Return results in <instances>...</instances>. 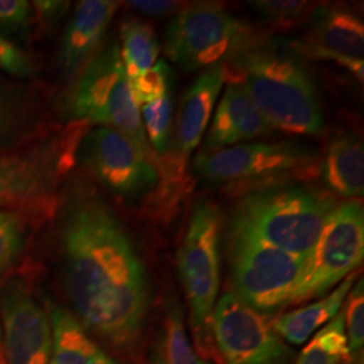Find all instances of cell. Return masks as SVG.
I'll list each match as a JSON object with an SVG mask.
<instances>
[{"label": "cell", "instance_id": "obj_26", "mask_svg": "<svg viewBox=\"0 0 364 364\" xmlns=\"http://www.w3.org/2000/svg\"><path fill=\"white\" fill-rule=\"evenodd\" d=\"M344 309V326L350 355L362 351L364 343V284L363 278L351 287Z\"/></svg>", "mask_w": 364, "mask_h": 364}, {"label": "cell", "instance_id": "obj_19", "mask_svg": "<svg viewBox=\"0 0 364 364\" xmlns=\"http://www.w3.org/2000/svg\"><path fill=\"white\" fill-rule=\"evenodd\" d=\"M355 275L347 277L331 294L311 305L273 318L274 331L290 344L299 346L312 336L340 311L355 282Z\"/></svg>", "mask_w": 364, "mask_h": 364}, {"label": "cell", "instance_id": "obj_22", "mask_svg": "<svg viewBox=\"0 0 364 364\" xmlns=\"http://www.w3.org/2000/svg\"><path fill=\"white\" fill-rule=\"evenodd\" d=\"M164 364H208L192 347L178 304H171L165 317V332L159 348Z\"/></svg>", "mask_w": 364, "mask_h": 364}, {"label": "cell", "instance_id": "obj_16", "mask_svg": "<svg viewBox=\"0 0 364 364\" xmlns=\"http://www.w3.org/2000/svg\"><path fill=\"white\" fill-rule=\"evenodd\" d=\"M227 78L225 64L212 66L185 93L177 122V146L182 156L188 158L201 142Z\"/></svg>", "mask_w": 364, "mask_h": 364}, {"label": "cell", "instance_id": "obj_8", "mask_svg": "<svg viewBox=\"0 0 364 364\" xmlns=\"http://www.w3.org/2000/svg\"><path fill=\"white\" fill-rule=\"evenodd\" d=\"M364 257L363 205L352 200L329 215L291 305L318 299L356 270Z\"/></svg>", "mask_w": 364, "mask_h": 364}, {"label": "cell", "instance_id": "obj_15", "mask_svg": "<svg viewBox=\"0 0 364 364\" xmlns=\"http://www.w3.org/2000/svg\"><path fill=\"white\" fill-rule=\"evenodd\" d=\"M273 130V126L260 114L243 85L232 80L216 108L204 144V153H213Z\"/></svg>", "mask_w": 364, "mask_h": 364}, {"label": "cell", "instance_id": "obj_25", "mask_svg": "<svg viewBox=\"0 0 364 364\" xmlns=\"http://www.w3.org/2000/svg\"><path fill=\"white\" fill-rule=\"evenodd\" d=\"M131 91L138 105L153 103L170 92L171 70L166 61H156L142 76L130 80Z\"/></svg>", "mask_w": 364, "mask_h": 364}, {"label": "cell", "instance_id": "obj_33", "mask_svg": "<svg viewBox=\"0 0 364 364\" xmlns=\"http://www.w3.org/2000/svg\"><path fill=\"white\" fill-rule=\"evenodd\" d=\"M150 364H164V360H162V356H161L159 348L156 350L154 353H153V356H151V360H150Z\"/></svg>", "mask_w": 364, "mask_h": 364}, {"label": "cell", "instance_id": "obj_6", "mask_svg": "<svg viewBox=\"0 0 364 364\" xmlns=\"http://www.w3.org/2000/svg\"><path fill=\"white\" fill-rule=\"evenodd\" d=\"M219 234L220 210L213 203H200L178 251V272L191 308V324L203 352L210 351V321L219 293Z\"/></svg>", "mask_w": 364, "mask_h": 364}, {"label": "cell", "instance_id": "obj_35", "mask_svg": "<svg viewBox=\"0 0 364 364\" xmlns=\"http://www.w3.org/2000/svg\"><path fill=\"white\" fill-rule=\"evenodd\" d=\"M1 124H3V107L0 103V127H1Z\"/></svg>", "mask_w": 364, "mask_h": 364}, {"label": "cell", "instance_id": "obj_23", "mask_svg": "<svg viewBox=\"0 0 364 364\" xmlns=\"http://www.w3.org/2000/svg\"><path fill=\"white\" fill-rule=\"evenodd\" d=\"M144 127L150 142L159 154H166L169 150L171 120H173V103L171 96L166 93L153 103L141 107Z\"/></svg>", "mask_w": 364, "mask_h": 364}, {"label": "cell", "instance_id": "obj_13", "mask_svg": "<svg viewBox=\"0 0 364 364\" xmlns=\"http://www.w3.org/2000/svg\"><path fill=\"white\" fill-rule=\"evenodd\" d=\"M308 30L290 43L301 58L333 61L347 68L359 81L364 78V25L341 6L314 9Z\"/></svg>", "mask_w": 364, "mask_h": 364}, {"label": "cell", "instance_id": "obj_31", "mask_svg": "<svg viewBox=\"0 0 364 364\" xmlns=\"http://www.w3.org/2000/svg\"><path fill=\"white\" fill-rule=\"evenodd\" d=\"M27 178L18 168L0 164V196L15 192H23L26 188Z\"/></svg>", "mask_w": 364, "mask_h": 364}, {"label": "cell", "instance_id": "obj_4", "mask_svg": "<svg viewBox=\"0 0 364 364\" xmlns=\"http://www.w3.org/2000/svg\"><path fill=\"white\" fill-rule=\"evenodd\" d=\"M66 107L70 117L119 131L150 154L141 109L117 41L105 43L81 70Z\"/></svg>", "mask_w": 364, "mask_h": 364}, {"label": "cell", "instance_id": "obj_3", "mask_svg": "<svg viewBox=\"0 0 364 364\" xmlns=\"http://www.w3.org/2000/svg\"><path fill=\"white\" fill-rule=\"evenodd\" d=\"M335 196L306 185H273L255 189L235 208L231 236L252 239L309 258L329 215Z\"/></svg>", "mask_w": 364, "mask_h": 364}, {"label": "cell", "instance_id": "obj_10", "mask_svg": "<svg viewBox=\"0 0 364 364\" xmlns=\"http://www.w3.org/2000/svg\"><path fill=\"white\" fill-rule=\"evenodd\" d=\"M314 154L291 141L277 144H239L196 156L195 169L216 183L263 181L308 169Z\"/></svg>", "mask_w": 364, "mask_h": 364}, {"label": "cell", "instance_id": "obj_24", "mask_svg": "<svg viewBox=\"0 0 364 364\" xmlns=\"http://www.w3.org/2000/svg\"><path fill=\"white\" fill-rule=\"evenodd\" d=\"M250 6L266 22L275 26L294 25L305 16H309L316 9L313 3L299 0H258L251 1Z\"/></svg>", "mask_w": 364, "mask_h": 364}, {"label": "cell", "instance_id": "obj_21", "mask_svg": "<svg viewBox=\"0 0 364 364\" xmlns=\"http://www.w3.org/2000/svg\"><path fill=\"white\" fill-rule=\"evenodd\" d=\"M348 341L344 326V311L313 336L301 352L296 364H340L348 359Z\"/></svg>", "mask_w": 364, "mask_h": 364}, {"label": "cell", "instance_id": "obj_12", "mask_svg": "<svg viewBox=\"0 0 364 364\" xmlns=\"http://www.w3.org/2000/svg\"><path fill=\"white\" fill-rule=\"evenodd\" d=\"M3 355L7 364H50L52 326L48 312L26 284L14 278L0 294Z\"/></svg>", "mask_w": 364, "mask_h": 364}, {"label": "cell", "instance_id": "obj_1", "mask_svg": "<svg viewBox=\"0 0 364 364\" xmlns=\"http://www.w3.org/2000/svg\"><path fill=\"white\" fill-rule=\"evenodd\" d=\"M63 245L80 324L115 348H130L149 308L147 275L130 236L105 204L87 198L68 213Z\"/></svg>", "mask_w": 364, "mask_h": 364}, {"label": "cell", "instance_id": "obj_9", "mask_svg": "<svg viewBox=\"0 0 364 364\" xmlns=\"http://www.w3.org/2000/svg\"><path fill=\"white\" fill-rule=\"evenodd\" d=\"M210 332L225 364H287L291 358L270 316L250 308L234 293L216 302Z\"/></svg>", "mask_w": 364, "mask_h": 364}, {"label": "cell", "instance_id": "obj_29", "mask_svg": "<svg viewBox=\"0 0 364 364\" xmlns=\"http://www.w3.org/2000/svg\"><path fill=\"white\" fill-rule=\"evenodd\" d=\"M0 69L15 76L26 77L34 72L31 60L11 41L0 36Z\"/></svg>", "mask_w": 364, "mask_h": 364}, {"label": "cell", "instance_id": "obj_30", "mask_svg": "<svg viewBox=\"0 0 364 364\" xmlns=\"http://www.w3.org/2000/svg\"><path fill=\"white\" fill-rule=\"evenodd\" d=\"M131 9L139 11V13L156 16V18H164L169 15H176L181 10L182 3L178 1H127Z\"/></svg>", "mask_w": 364, "mask_h": 364}, {"label": "cell", "instance_id": "obj_28", "mask_svg": "<svg viewBox=\"0 0 364 364\" xmlns=\"http://www.w3.org/2000/svg\"><path fill=\"white\" fill-rule=\"evenodd\" d=\"M31 6L25 0H0V36L25 33L30 23Z\"/></svg>", "mask_w": 364, "mask_h": 364}, {"label": "cell", "instance_id": "obj_2", "mask_svg": "<svg viewBox=\"0 0 364 364\" xmlns=\"http://www.w3.org/2000/svg\"><path fill=\"white\" fill-rule=\"evenodd\" d=\"M227 77L243 85L274 129L318 135L324 117L316 85L304 61L290 46L259 39L231 61ZM227 68V66H225Z\"/></svg>", "mask_w": 364, "mask_h": 364}, {"label": "cell", "instance_id": "obj_36", "mask_svg": "<svg viewBox=\"0 0 364 364\" xmlns=\"http://www.w3.org/2000/svg\"><path fill=\"white\" fill-rule=\"evenodd\" d=\"M358 364H363V359H362V360H360V362H358Z\"/></svg>", "mask_w": 364, "mask_h": 364}, {"label": "cell", "instance_id": "obj_14", "mask_svg": "<svg viewBox=\"0 0 364 364\" xmlns=\"http://www.w3.org/2000/svg\"><path fill=\"white\" fill-rule=\"evenodd\" d=\"M119 9L117 1L85 0L65 28L60 48V64L66 76H77L100 50L108 26Z\"/></svg>", "mask_w": 364, "mask_h": 364}, {"label": "cell", "instance_id": "obj_20", "mask_svg": "<svg viewBox=\"0 0 364 364\" xmlns=\"http://www.w3.org/2000/svg\"><path fill=\"white\" fill-rule=\"evenodd\" d=\"M120 55L130 80L142 76L151 69L159 55V42L153 27L138 19L123 22Z\"/></svg>", "mask_w": 364, "mask_h": 364}, {"label": "cell", "instance_id": "obj_18", "mask_svg": "<svg viewBox=\"0 0 364 364\" xmlns=\"http://www.w3.org/2000/svg\"><path fill=\"white\" fill-rule=\"evenodd\" d=\"M328 188L346 198L364 193V147L359 136L340 134L328 146L320 166Z\"/></svg>", "mask_w": 364, "mask_h": 364}, {"label": "cell", "instance_id": "obj_5", "mask_svg": "<svg viewBox=\"0 0 364 364\" xmlns=\"http://www.w3.org/2000/svg\"><path fill=\"white\" fill-rule=\"evenodd\" d=\"M254 28L215 3L182 7L166 30L165 50L183 70L224 65L257 43Z\"/></svg>", "mask_w": 364, "mask_h": 364}, {"label": "cell", "instance_id": "obj_7", "mask_svg": "<svg viewBox=\"0 0 364 364\" xmlns=\"http://www.w3.org/2000/svg\"><path fill=\"white\" fill-rule=\"evenodd\" d=\"M309 258L231 236V279L234 294L263 314L291 305Z\"/></svg>", "mask_w": 364, "mask_h": 364}, {"label": "cell", "instance_id": "obj_27", "mask_svg": "<svg viewBox=\"0 0 364 364\" xmlns=\"http://www.w3.org/2000/svg\"><path fill=\"white\" fill-rule=\"evenodd\" d=\"M23 247V230L16 215L0 210V274L19 257Z\"/></svg>", "mask_w": 364, "mask_h": 364}, {"label": "cell", "instance_id": "obj_34", "mask_svg": "<svg viewBox=\"0 0 364 364\" xmlns=\"http://www.w3.org/2000/svg\"><path fill=\"white\" fill-rule=\"evenodd\" d=\"M3 353V335H1V321H0V356Z\"/></svg>", "mask_w": 364, "mask_h": 364}, {"label": "cell", "instance_id": "obj_32", "mask_svg": "<svg viewBox=\"0 0 364 364\" xmlns=\"http://www.w3.org/2000/svg\"><path fill=\"white\" fill-rule=\"evenodd\" d=\"M34 4L38 9L41 16L52 18V19L61 16L68 6V3L64 1H36Z\"/></svg>", "mask_w": 364, "mask_h": 364}, {"label": "cell", "instance_id": "obj_17", "mask_svg": "<svg viewBox=\"0 0 364 364\" xmlns=\"http://www.w3.org/2000/svg\"><path fill=\"white\" fill-rule=\"evenodd\" d=\"M46 312L52 326L50 364H120L90 338L69 311L49 302Z\"/></svg>", "mask_w": 364, "mask_h": 364}, {"label": "cell", "instance_id": "obj_11", "mask_svg": "<svg viewBox=\"0 0 364 364\" xmlns=\"http://www.w3.org/2000/svg\"><path fill=\"white\" fill-rule=\"evenodd\" d=\"M81 156L96 178L117 195H141L158 181L150 154L109 127L100 126L87 134Z\"/></svg>", "mask_w": 364, "mask_h": 364}]
</instances>
